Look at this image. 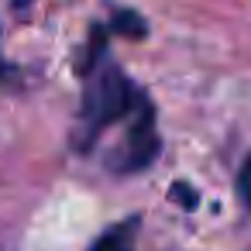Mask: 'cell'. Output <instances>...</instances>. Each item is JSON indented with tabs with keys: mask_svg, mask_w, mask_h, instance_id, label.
<instances>
[{
	"mask_svg": "<svg viewBox=\"0 0 251 251\" xmlns=\"http://www.w3.org/2000/svg\"><path fill=\"white\" fill-rule=\"evenodd\" d=\"M134 237H138V220H124L103 230L90 251H134Z\"/></svg>",
	"mask_w": 251,
	"mask_h": 251,
	"instance_id": "obj_2",
	"label": "cell"
},
{
	"mask_svg": "<svg viewBox=\"0 0 251 251\" xmlns=\"http://www.w3.org/2000/svg\"><path fill=\"white\" fill-rule=\"evenodd\" d=\"M86 79V97H83V124H86V138L100 134L103 127L117 124V121H131L141 107H148V100L127 83V76L97 59L90 69H83Z\"/></svg>",
	"mask_w": 251,
	"mask_h": 251,
	"instance_id": "obj_1",
	"label": "cell"
},
{
	"mask_svg": "<svg viewBox=\"0 0 251 251\" xmlns=\"http://www.w3.org/2000/svg\"><path fill=\"white\" fill-rule=\"evenodd\" d=\"M237 193H241L244 206L251 210V155H248V162L241 165V176H237Z\"/></svg>",
	"mask_w": 251,
	"mask_h": 251,
	"instance_id": "obj_3",
	"label": "cell"
}]
</instances>
